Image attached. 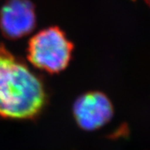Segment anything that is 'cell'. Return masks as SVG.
<instances>
[{"mask_svg":"<svg viewBox=\"0 0 150 150\" xmlns=\"http://www.w3.org/2000/svg\"><path fill=\"white\" fill-rule=\"evenodd\" d=\"M48 98L41 79L0 44V117L34 119L45 108Z\"/></svg>","mask_w":150,"mask_h":150,"instance_id":"cell-1","label":"cell"},{"mask_svg":"<svg viewBox=\"0 0 150 150\" xmlns=\"http://www.w3.org/2000/svg\"><path fill=\"white\" fill-rule=\"evenodd\" d=\"M74 45L57 27L45 28L30 39L28 59L38 69L49 74L64 70L69 64Z\"/></svg>","mask_w":150,"mask_h":150,"instance_id":"cell-2","label":"cell"},{"mask_svg":"<svg viewBox=\"0 0 150 150\" xmlns=\"http://www.w3.org/2000/svg\"><path fill=\"white\" fill-rule=\"evenodd\" d=\"M113 112L110 98L100 91L86 92L76 98L73 105L75 122L85 131L101 129L110 122Z\"/></svg>","mask_w":150,"mask_h":150,"instance_id":"cell-3","label":"cell"},{"mask_svg":"<svg viewBox=\"0 0 150 150\" xmlns=\"http://www.w3.org/2000/svg\"><path fill=\"white\" fill-rule=\"evenodd\" d=\"M35 10L29 0H8L0 11V29L6 38L15 39L32 32Z\"/></svg>","mask_w":150,"mask_h":150,"instance_id":"cell-4","label":"cell"},{"mask_svg":"<svg viewBox=\"0 0 150 150\" xmlns=\"http://www.w3.org/2000/svg\"><path fill=\"white\" fill-rule=\"evenodd\" d=\"M145 1H146L147 4H148V5H149L150 7V0H145Z\"/></svg>","mask_w":150,"mask_h":150,"instance_id":"cell-5","label":"cell"}]
</instances>
